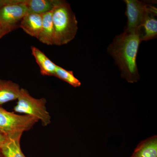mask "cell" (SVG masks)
<instances>
[{
	"label": "cell",
	"instance_id": "cell-1",
	"mask_svg": "<svg viewBox=\"0 0 157 157\" xmlns=\"http://www.w3.org/2000/svg\"><path fill=\"white\" fill-rule=\"evenodd\" d=\"M141 42L139 29L129 31L125 29L122 33L115 37L107 48L120 70L121 76L130 83L140 79L136 59Z\"/></svg>",
	"mask_w": 157,
	"mask_h": 157
},
{
	"label": "cell",
	"instance_id": "cell-2",
	"mask_svg": "<svg viewBox=\"0 0 157 157\" xmlns=\"http://www.w3.org/2000/svg\"><path fill=\"white\" fill-rule=\"evenodd\" d=\"M53 45H66L73 40L78 31V22L70 4L57 0L52 10Z\"/></svg>",
	"mask_w": 157,
	"mask_h": 157
},
{
	"label": "cell",
	"instance_id": "cell-3",
	"mask_svg": "<svg viewBox=\"0 0 157 157\" xmlns=\"http://www.w3.org/2000/svg\"><path fill=\"white\" fill-rule=\"evenodd\" d=\"M14 112L36 118L40 121L42 125L46 127L51 124V117L47 111L45 98L37 99L30 94L27 90L21 88Z\"/></svg>",
	"mask_w": 157,
	"mask_h": 157
},
{
	"label": "cell",
	"instance_id": "cell-4",
	"mask_svg": "<svg viewBox=\"0 0 157 157\" xmlns=\"http://www.w3.org/2000/svg\"><path fill=\"white\" fill-rule=\"evenodd\" d=\"M39 121L33 117L9 112L0 106V132L8 138L22 136Z\"/></svg>",
	"mask_w": 157,
	"mask_h": 157
},
{
	"label": "cell",
	"instance_id": "cell-5",
	"mask_svg": "<svg viewBox=\"0 0 157 157\" xmlns=\"http://www.w3.org/2000/svg\"><path fill=\"white\" fill-rule=\"evenodd\" d=\"M29 13L26 0H0V25L9 34Z\"/></svg>",
	"mask_w": 157,
	"mask_h": 157
},
{
	"label": "cell",
	"instance_id": "cell-6",
	"mask_svg": "<svg viewBox=\"0 0 157 157\" xmlns=\"http://www.w3.org/2000/svg\"><path fill=\"white\" fill-rule=\"evenodd\" d=\"M126 5L125 14L128 22L125 29L129 31L137 30L144 18L151 11H157L155 6L137 0H124Z\"/></svg>",
	"mask_w": 157,
	"mask_h": 157
},
{
	"label": "cell",
	"instance_id": "cell-7",
	"mask_svg": "<svg viewBox=\"0 0 157 157\" xmlns=\"http://www.w3.org/2000/svg\"><path fill=\"white\" fill-rule=\"evenodd\" d=\"M42 14L28 13L21 20L19 27L31 36L39 39L42 25Z\"/></svg>",
	"mask_w": 157,
	"mask_h": 157
},
{
	"label": "cell",
	"instance_id": "cell-8",
	"mask_svg": "<svg viewBox=\"0 0 157 157\" xmlns=\"http://www.w3.org/2000/svg\"><path fill=\"white\" fill-rule=\"evenodd\" d=\"M157 11H151L147 14L139 28L140 40L147 41L156 38L157 35Z\"/></svg>",
	"mask_w": 157,
	"mask_h": 157
},
{
	"label": "cell",
	"instance_id": "cell-9",
	"mask_svg": "<svg viewBox=\"0 0 157 157\" xmlns=\"http://www.w3.org/2000/svg\"><path fill=\"white\" fill-rule=\"evenodd\" d=\"M31 51L32 55L40 68L41 74L43 76H55L57 65L37 47L32 46Z\"/></svg>",
	"mask_w": 157,
	"mask_h": 157
},
{
	"label": "cell",
	"instance_id": "cell-10",
	"mask_svg": "<svg viewBox=\"0 0 157 157\" xmlns=\"http://www.w3.org/2000/svg\"><path fill=\"white\" fill-rule=\"evenodd\" d=\"M21 88L11 80L0 79V105L17 100Z\"/></svg>",
	"mask_w": 157,
	"mask_h": 157
},
{
	"label": "cell",
	"instance_id": "cell-11",
	"mask_svg": "<svg viewBox=\"0 0 157 157\" xmlns=\"http://www.w3.org/2000/svg\"><path fill=\"white\" fill-rule=\"evenodd\" d=\"M131 157H157V135L141 141Z\"/></svg>",
	"mask_w": 157,
	"mask_h": 157
},
{
	"label": "cell",
	"instance_id": "cell-12",
	"mask_svg": "<svg viewBox=\"0 0 157 157\" xmlns=\"http://www.w3.org/2000/svg\"><path fill=\"white\" fill-rule=\"evenodd\" d=\"M52 10L42 14V30L38 40L48 45H53L54 29L52 22Z\"/></svg>",
	"mask_w": 157,
	"mask_h": 157
},
{
	"label": "cell",
	"instance_id": "cell-13",
	"mask_svg": "<svg viewBox=\"0 0 157 157\" xmlns=\"http://www.w3.org/2000/svg\"><path fill=\"white\" fill-rule=\"evenodd\" d=\"M21 136L8 138L6 143L0 150L5 157H25L20 146Z\"/></svg>",
	"mask_w": 157,
	"mask_h": 157
},
{
	"label": "cell",
	"instance_id": "cell-14",
	"mask_svg": "<svg viewBox=\"0 0 157 157\" xmlns=\"http://www.w3.org/2000/svg\"><path fill=\"white\" fill-rule=\"evenodd\" d=\"M57 0H26L29 13L43 14L53 10Z\"/></svg>",
	"mask_w": 157,
	"mask_h": 157
},
{
	"label": "cell",
	"instance_id": "cell-15",
	"mask_svg": "<svg viewBox=\"0 0 157 157\" xmlns=\"http://www.w3.org/2000/svg\"><path fill=\"white\" fill-rule=\"evenodd\" d=\"M55 76L67 82L74 87H79L81 85L80 81L74 76L73 71L65 70L58 65L56 69Z\"/></svg>",
	"mask_w": 157,
	"mask_h": 157
},
{
	"label": "cell",
	"instance_id": "cell-16",
	"mask_svg": "<svg viewBox=\"0 0 157 157\" xmlns=\"http://www.w3.org/2000/svg\"><path fill=\"white\" fill-rule=\"evenodd\" d=\"M8 139V137L5 134L0 132V150L6 143Z\"/></svg>",
	"mask_w": 157,
	"mask_h": 157
},
{
	"label": "cell",
	"instance_id": "cell-17",
	"mask_svg": "<svg viewBox=\"0 0 157 157\" xmlns=\"http://www.w3.org/2000/svg\"><path fill=\"white\" fill-rule=\"evenodd\" d=\"M8 34L7 33V32L4 30L3 28L0 25V40L3 38V37L5 36L6 35Z\"/></svg>",
	"mask_w": 157,
	"mask_h": 157
},
{
	"label": "cell",
	"instance_id": "cell-18",
	"mask_svg": "<svg viewBox=\"0 0 157 157\" xmlns=\"http://www.w3.org/2000/svg\"><path fill=\"white\" fill-rule=\"evenodd\" d=\"M0 157H5L3 156L2 154V153L1 152V151H0Z\"/></svg>",
	"mask_w": 157,
	"mask_h": 157
}]
</instances>
